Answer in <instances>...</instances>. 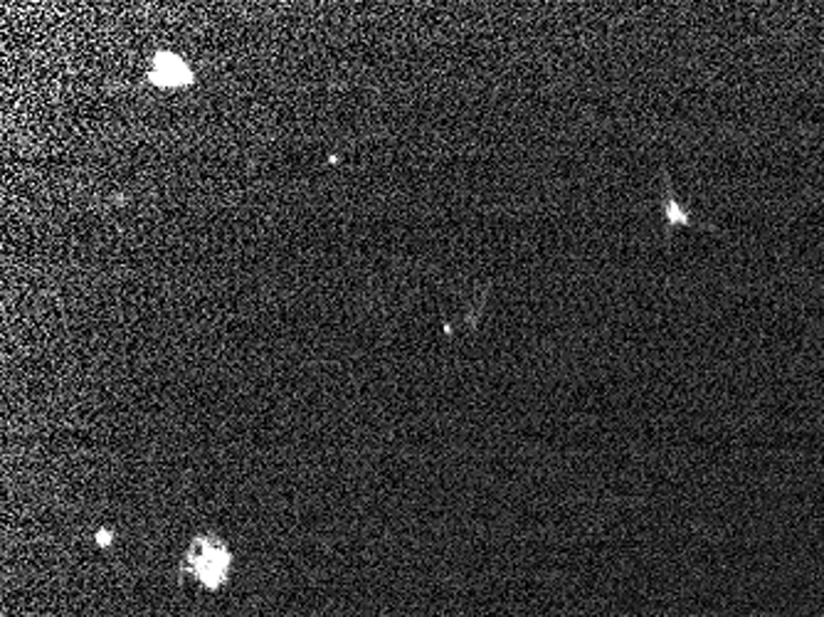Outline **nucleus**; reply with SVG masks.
<instances>
[{
    "mask_svg": "<svg viewBox=\"0 0 824 617\" xmlns=\"http://www.w3.org/2000/svg\"><path fill=\"white\" fill-rule=\"evenodd\" d=\"M230 548L218 536H198L186 551L181 573L195 588L218 590L230 576Z\"/></svg>",
    "mask_w": 824,
    "mask_h": 617,
    "instance_id": "obj_1",
    "label": "nucleus"
},
{
    "mask_svg": "<svg viewBox=\"0 0 824 617\" xmlns=\"http://www.w3.org/2000/svg\"><path fill=\"white\" fill-rule=\"evenodd\" d=\"M148 80L161 86V90H181V86H188L195 80V74L186 60L178 58L176 52L161 50L154 62H151Z\"/></svg>",
    "mask_w": 824,
    "mask_h": 617,
    "instance_id": "obj_2",
    "label": "nucleus"
},
{
    "mask_svg": "<svg viewBox=\"0 0 824 617\" xmlns=\"http://www.w3.org/2000/svg\"><path fill=\"white\" fill-rule=\"evenodd\" d=\"M661 181H665V196H661V210H665V218H667V240H669L671 230H674L677 225H689V227H693L697 223L691 220L689 210H684L677 203L674 191H671V178H669V171L667 168H661Z\"/></svg>",
    "mask_w": 824,
    "mask_h": 617,
    "instance_id": "obj_3",
    "label": "nucleus"
},
{
    "mask_svg": "<svg viewBox=\"0 0 824 617\" xmlns=\"http://www.w3.org/2000/svg\"><path fill=\"white\" fill-rule=\"evenodd\" d=\"M96 538H100V544H102V546H106V544H110V541H112V534L102 532V534H100V536H96Z\"/></svg>",
    "mask_w": 824,
    "mask_h": 617,
    "instance_id": "obj_4",
    "label": "nucleus"
}]
</instances>
